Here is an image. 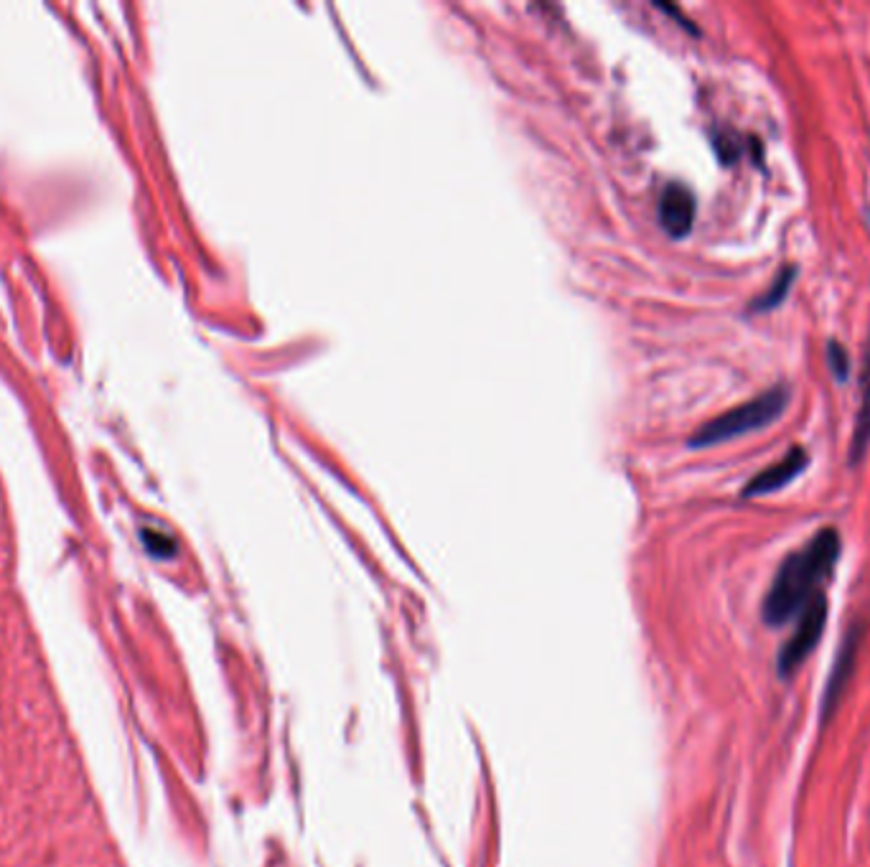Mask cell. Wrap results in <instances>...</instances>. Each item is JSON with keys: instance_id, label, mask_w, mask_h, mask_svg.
Wrapping results in <instances>:
<instances>
[{"instance_id": "ba28073f", "label": "cell", "mask_w": 870, "mask_h": 867, "mask_svg": "<svg viewBox=\"0 0 870 867\" xmlns=\"http://www.w3.org/2000/svg\"><path fill=\"white\" fill-rule=\"evenodd\" d=\"M794 280H797V267H794V265H787V267H781V270H779V275L774 277V283L766 287L761 296L753 298L746 310L756 316V313H769V310L779 308V306H781V303L787 300L789 290H791V286H794Z\"/></svg>"}, {"instance_id": "277c9868", "label": "cell", "mask_w": 870, "mask_h": 867, "mask_svg": "<svg viewBox=\"0 0 870 867\" xmlns=\"http://www.w3.org/2000/svg\"><path fill=\"white\" fill-rule=\"evenodd\" d=\"M695 212H697V202H695L690 186H685L680 181H672L662 189L656 216H659V225L669 237H687L692 232V225H695Z\"/></svg>"}, {"instance_id": "4fadbf2b", "label": "cell", "mask_w": 870, "mask_h": 867, "mask_svg": "<svg viewBox=\"0 0 870 867\" xmlns=\"http://www.w3.org/2000/svg\"><path fill=\"white\" fill-rule=\"evenodd\" d=\"M868 219H870V209H868Z\"/></svg>"}, {"instance_id": "8992f818", "label": "cell", "mask_w": 870, "mask_h": 867, "mask_svg": "<svg viewBox=\"0 0 870 867\" xmlns=\"http://www.w3.org/2000/svg\"><path fill=\"white\" fill-rule=\"evenodd\" d=\"M870 445V336L868 344H865V354H863V371H860V410L855 415V430H853V440H850V455H847V464L858 465Z\"/></svg>"}, {"instance_id": "7c38bea8", "label": "cell", "mask_w": 870, "mask_h": 867, "mask_svg": "<svg viewBox=\"0 0 870 867\" xmlns=\"http://www.w3.org/2000/svg\"><path fill=\"white\" fill-rule=\"evenodd\" d=\"M656 8H662V11H665V13H669V16H675V18H677V24H682V26H685V28H687V31H692V34H697V28H695V26H692L690 21H687V18H685V16H682V13L677 11V8H675V5H667V3H656Z\"/></svg>"}, {"instance_id": "6da1fadb", "label": "cell", "mask_w": 870, "mask_h": 867, "mask_svg": "<svg viewBox=\"0 0 870 867\" xmlns=\"http://www.w3.org/2000/svg\"><path fill=\"white\" fill-rule=\"evenodd\" d=\"M840 535L834 527H824L807 545L791 552L763 598V621L769 626H784L810 606L812 598L823 593V582L833 575L840 559Z\"/></svg>"}, {"instance_id": "52a82bcc", "label": "cell", "mask_w": 870, "mask_h": 867, "mask_svg": "<svg viewBox=\"0 0 870 867\" xmlns=\"http://www.w3.org/2000/svg\"><path fill=\"white\" fill-rule=\"evenodd\" d=\"M858 636H847L845 643H843V649L837 653V662H834V672L833 677H830V684H827V692H824V717L830 713V707H834V702L840 697V689L845 687L847 679L853 674V666H855V653H858Z\"/></svg>"}, {"instance_id": "3957f363", "label": "cell", "mask_w": 870, "mask_h": 867, "mask_svg": "<svg viewBox=\"0 0 870 867\" xmlns=\"http://www.w3.org/2000/svg\"><path fill=\"white\" fill-rule=\"evenodd\" d=\"M824 621H827V601H824V593H820L817 598H812L810 606L799 613L797 626L779 652V674L781 677H791L799 666L804 664V659L814 652V646L823 639Z\"/></svg>"}, {"instance_id": "8fae6325", "label": "cell", "mask_w": 870, "mask_h": 867, "mask_svg": "<svg viewBox=\"0 0 870 867\" xmlns=\"http://www.w3.org/2000/svg\"><path fill=\"white\" fill-rule=\"evenodd\" d=\"M145 542H148V547L153 549L155 555H163V558H168V555H173V542H171L168 537H163V535H148V532H145Z\"/></svg>"}, {"instance_id": "5b68a950", "label": "cell", "mask_w": 870, "mask_h": 867, "mask_svg": "<svg viewBox=\"0 0 870 867\" xmlns=\"http://www.w3.org/2000/svg\"><path fill=\"white\" fill-rule=\"evenodd\" d=\"M810 465V455L804 448H799L794 445L791 451L779 461V464L769 465V468H763L761 474H756L746 484V488L740 491L743 494V499H753V496H763V494H774L779 488H784L787 484H791L794 478L804 474V468Z\"/></svg>"}, {"instance_id": "7a4b0ae2", "label": "cell", "mask_w": 870, "mask_h": 867, "mask_svg": "<svg viewBox=\"0 0 870 867\" xmlns=\"http://www.w3.org/2000/svg\"><path fill=\"white\" fill-rule=\"evenodd\" d=\"M789 402H791V390L787 384L771 387V390H766V392L753 397L749 402L739 404V407L728 410L723 415H718L716 420L705 423L703 428L690 438V448H710V445H718V443H726V440L740 438V435L769 428L787 413Z\"/></svg>"}, {"instance_id": "9c48e42d", "label": "cell", "mask_w": 870, "mask_h": 867, "mask_svg": "<svg viewBox=\"0 0 870 867\" xmlns=\"http://www.w3.org/2000/svg\"><path fill=\"white\" fill-rule=\"evenodd\" d=\"M713 148H716L718 158H720L726 166H730V163H736L740 153L746 151V141H743L736 131H730V128H716V131H713Z\"/></svg>"}, {"instance_id": "30bf717a", "label": "cell", "mask_w": 870, "mask_h": 867, "mask_svg": "<svg viewBox=\"0 0 870 867\" xmlns=\"http://www.w3.org/2000/svg\"><path fill=\"white\" fill-rule=\"evenodd\" d=\"M827 367H830L833 377L840 381V384L850 380V357H847V351L837 344V341H830V344H827Z\"/></svg>"}]
</instances>
